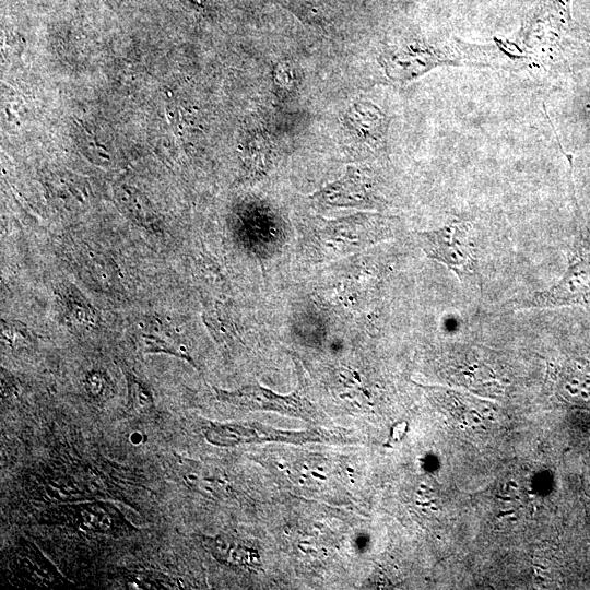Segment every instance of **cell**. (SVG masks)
Returning a JSON list of instances; mask_svg holds the SVG:
<instances>
[{"mask_svg": "<svg viewBox=\"0 0 590 590\" xmlns=\"http://www.w3.org/2000/svg\"><path fill=\"white\" fill-rule=\"evenodd\" d=\"M347 137L356 145L380 141L384 134V117L374 106L354 105L345 116Z\"/></svg>", "mask_w": 590, "mask_h": 590, "instance_id": "6", "label": "cell"}, {"mask_svg": "<svg viewBox=\"0 0 590 590\" xmlns=\"http://www.w3.org/2000/svg\"><path fill=\"white\" fill-rule=\"evenodd\" d=\"M416 237L426 256L445 264L461 282H477V245L470 223L455 222L436 229L418 232Z\"/></svg>", "mask_w": 590, "mask_h": 590, "instance_id": "3", "label": "cell"}, {"mask_svg": "<svg viewBox=\"0 0 590 590\" xmlns=\"http://www.w3.org/2000/svg\"><path fill=\"white\" fill-rule=\"evenodd\" d=\"M216 397L222 402L249 410H275L297 416L310 410V404L298 391L280 396L260 386H247L234 391L216 389Z\"/></svg>", "mask_w": 590, "mask_h": 590, "instance_id": "5", "label": "cell"}, {"mask_svg": "<svg viewBox=\"0 0 590 590\" xmlns=\"http://www.w3.org/2000/svg\"><path fill=\"white\" fill-rule=\"evenodd\" d=\"M143 341V351L146 353H163L168 355H174L176 357L186 359L187 362L193 364L191 357L179 346L175 345L166 339L149 333L142 335Z\"/></svg>", "mask_w": 590, "mask_h": 590, "instance_id": "8", "label": "cell"}, {"mask_svg": "<svg viewBox=\"0 0 590 590\" xmlns=\"http://www.w3.org/2000/svg\"><path fill=\"white\" fill-rule=\"evenodd\" d=\"M392 219L362 213L338 220L318 219L305 232V245L318 260L343 257L388 239L392 235Z\"/></svg>", "mask_w": 590, "mask_h": 590, "instance_id": "1", "label": "cell"}, {"mask_svg": "<svg viewBox=\"0 0 590 590\" xmlns=\"http://www.w3.org/2000/svg\"><path fill=\"white\" fill-rule=\"evenodd\" d=\"M321 208H374L379 204L371 180L356 167L310 196Z\"/></svg>", "mask_w": 590, "mask_h": 590, "instance_id": "4", "label": "cell"}, {"mask_svg": "<svg viewBox=\"0 0 590 590\" xmlns=\"http://www.w3.org/2000/svg\"><path fill=\"white\" fill-rule=\"evenodd\" d=\"M2 339L12 349L24 347L31 342V332L25 324L16 321H2Z\"/></svg>", "mask_w": 590, "mask_h": 590, "instance_id": "9", "label": "cell"}, {"mask_svg": "<svg viewBox=\"0 0 590 590\" xmlns=\"http://www.w3.org/2000/svg\"><path fill=\"white\" fill-rule=\"evenodd\" d=\"M129 406L135 413H144L153 408V397L150 390L137 378L128 375Z\"/></svg>", "mask_w": 590, "mask_h": 590, "instance_id": "7", "label": "cell"}, {"mask_svg": "<svg viewBox=\"0 0 590 590\" xmlns=\"http://www.w3.org/2000/svg\"><path fill=\"white\" fill-rule=\"evenodd\" d=\"M106 380L101 373H90L85 379V388L93 398H102L106 390Z\"/></svg>", "mask_w": 590, "mask_h": 590, "instance_id": "11", "label": "cell"}, {"mask_svg": "<svg viewBox=\"0 0 590 590\" xmlns=\"http://www.w3.org/2000/svg\"><path fill=\"white\" fill-rule=\"evenodd\" d=\"M131 585L141 586V589H168L173 586L172 580L166 576L155 573L134 574Z\"/></svg>", "mask_w": 590, "mask_h": 590, "instance_id": "10", "label": "cell"}, {"mask_svg": "<svg viewBox=\"0 0 590 590\" xmlns=\"http://www.w3.org/2000/svg\"><path fill=\"white\" fill-rule=\"evenodd\" d=\"M567 252V269L560 280L546 290L534 291L506 304L510 310L590 305V245L579 232Z\"/></svg>", "mask_w": 590, "mask_h": 590, "instance_id": "2", "label": "cell"}]
</instances>
